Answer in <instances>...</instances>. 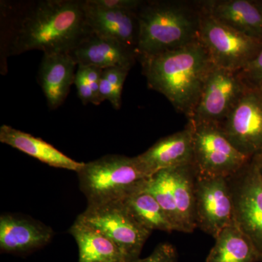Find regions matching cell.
Returning <instances> with one entry per match:
<instances>
[{
    "label": "cell",
    "mask_w": 262,
    "mask_h": 262,
    "mask_svg": "<svg viewBox=\"0 0 262 262\" xmlns=\"http://www.w3.org/2000/svg\"><path fill=\"white\" fill-rule=\"evenodd\" d=\"M194 195L196 226L215 238L222 229L234 222L228 179L196 175Z\"/></svg>",
    "instance_id": "8fae6325"
},
{
    "label": "cell",
    "mask_w": 262,
    "mask_h": 262,
    "mask_svg": "<svg viewBox=\"0 0 262 262\" xmlns=\"http://www.w3.org/2000/svg\"><path fill=\"white\" fill-rule=\"evenodd\" d=\"M246 87L238 72L214 66L207 79L193 116L188 121L222 125Z\"/></svg>",
    "instance_id": "30bf717a"
},
{
    "label": "cell",
    "mask_w": 262,
    "mask_h": 262,
    "mask_svg": "<svg viewBox=\"0 0 262 262\" xmlns=\"http://www.w3.org/2000/svg\"><path fill=\"white\" fill-rule=\"evenodd\" d=\"M79 250L78 262H127L120 248L101 232L76 220L69 229Z\"/></svg>",
    "instance_id": "ffe728a7"
},
{
    "label": "cell",
    "mask_w": 262,
    "mask_h": 262,
    "mask_svg": "<svg viewBox=\"0 0 262 262\" xmlns=\"http://www.w3.org/2000/svg\"><path fill=\"white\" fill-rule=\"evenodd\" d=\"M256 1L258 6H259L260 8L262 10V0H256Z\"/></svg>",
    "instance_id": "f1b7e54d"
},
{
    "label": "cell",
    "mask_w": 262,
    "mask_h": 262,
    "mask_svg": "<svg viewBox=\"0 0 262 262\" xmlns=\"http://www.w3.org/2000/svg\"><path fill=\"white\" fill-rule=\"evenodd\" d=\"M91 4L104 8L115 10H126L137 12L142 4L143 0H89Z\"/></svg>",
    "instance_id": "4316f807"
},
{
    "label": "cell",
    "mask_w": 262,
    "mask_h": 262,
    "mask_svg": "<svg viewBox=\"0 0 262 262\" xmlns=\"http://www.w3.org/2000/svg\"><path fill=\"white\" fill-rule=\"evenodd\" d=\"M227 179L233 201L234 222L251 239L262 258V178L258 155Z\"/></svg>",
    "instance_id": "ba28073f"
},
{
    "label": "cell",
    "mask_w": 262,
    "mask_h": 262,
    "mask_svg": "<svg viewBox=\"0 0 262 262\" xmlns=\"http://www.w3.org/2000/svg\"><path fill=\"white\" fill-rule=\"evenodd\" d=\"M102 69L94 66H78L74 84L83 104L99 105V83Z\"/></svg>",
    "instance_id": "cb8c5ba5"
},
{
    "label": "cell",
    "mask_w": 262,
    "mask_h": 262,
    "mask_svg": "<svg viewBox=\"0 0 262 262\" xmlns=\"http://www.w3.org/2000/svg\"><path fill=\"white\" fill-rule=\"evenodd\" d=\"M84 8L93 32L119 41L136 51L139 35L137 12L104 9L91 4L89 0H84Z\"/></svg>",
    "instance_id": "9a60e30c"
},
{
    "label": "cell",
    "mask_w": 262,
    "mask_h": 262,
    "mask_svg": "<svg viewBox=\"0 0 262 262\" xmlns=\"http://www.w3.org/2000/svg\"><path fill=\"white\" fill-rule=\"evenodd\" d=\"M220 126L239 152L248 158L262 155V90L246 87Z\"/></svg>",
    "instance_id": "9c48e42d"
},
{
    "label": "cell",
    "mask_w": 262,
    "mask_h": 262,
    "mask_svg": "<svg viewBox=\"0 0 262 262\" xmlns=\"http://www.w3.org/2000/svg\"><path fill=\"white\" fill-rule=\"evenodd\" d=\"M202 8L229 28L262 42V10L256 0H206Z\"/></svg>",
    "instance_id": "2e32d148"
},
{
    "label": "cell",
    "mask_w": 262,
    "mask_h": 262,
    "mask_svg": "<svg viewBox=\"0 0 262 262\" xmlns=\"http://www.w3.org/2000/svg\"><path fill=\"white\" fill-rule=\"evenodd\" d=\"M77 220L111 239L120 248L127 262L139 258L151 233L134 218L122 202L88 206Z\"/></svg>",
    "instance_id": "5b68a950"
},
{
    "label": "cell",
    "mask_w": 262,
    "mask_h": 262,
    "mask_svg": "<svg viewBox=\"0 0 262 262\" xmlns=\"http://www.w3.org/2000/svg\"><path fill=\"white\" fill-rule=\"evenodd\" d=\"M77 67L69 53L44 54L38 72V82L50 110H56L64 103L75 82Z\"/></svg>",
    "instance_id": "e0dca14e"
},
{
    "label": "cell",
    "mask_w": 262,
    "mask_h": 262,
    "mask_svg": "<svg viewBox=\"0 0 262 262\" xmlns=\"http://www.w3.org/2000/svg\"><path fill=\"white\" fill-rule=\"evenodd\" d=\"M84 0L1 2L2 58L30 51L70 53L92 33Z\"/></svg>",
    "instance_id": "6da1fadb"
},
{
    "label": "cell",
    "mask_w": 262,
    "mask_h": 262,
    "mask_svg": "<svg viewBox=\"0 0 262 262\" xmlns=\"http://www.w3.org/2000/svg\"><path fill=\"white\" fill-rule=\"evenodd\" d=\"M146 177L161 170L194 164L193 130L188 122L184 130L162 138L142 154L136 157Z\"/></svg>",
    "instance_id": "7c38bea8"
},
{
    "label": "cell",
    "mask_w": 262,
    "mask_h": 262,
    "mask_svg": "<svg viewBox=\"0 0 262 262\" xmlns=\"http://www.w3.org/2000/svg\"><path fill=\"white\" fill-rule=\"evenodd\" d=\"M188 122H190L193 130L196 175L229 178L251 159L232 145L220 125Z\"/></svg>",
    "instance_id": "8992f818"
},
{
    "label": "cell",
    "mask_w": 262,
    "mask_h": 262,
    "mask_svg": "<svg viewBox=\"0 0 262 262\" xmlns=\"http://www.w3.org/2000/svg\"><path fill=\"white\" fill-rule=\"evenodd\" d=\"M139 60L148 87L190 120L214 67L201 41Z\"/></svg>",
    "instance_id": "7a4b0ae2"
},
{
    "label": "cell",
    "mask_w": 262,
    "mask_h": 262,
    "mask_svg": "<svg viewBox=\"0 0 262 262\" xmlns=\"http://www.w3.org/2000/svg\"><path fill=\"white\" fill-rule=\"evenodd\" d=\"M206 262H262L251 239L234 222L221 231Z\"/></svg>",
    "instance_id": "44dd1931"
},
{
    "label": "cell",
    "mask_w": 262,
    "mask_h": 262,
    "mask_svg": "<svg viewBox=\"0 0 262 262\" xmlns=\"http://www.w3.org/2000/svg\"><path fill=\"white\" fill-rule=\"evenodd\" d=\"M0 141L54 168L73 170L77 173L84 164L71 159L40 138L10 125L0 127Z\"/></svg>",
    "instance_id": "ac0fdd59"
},
{
    "label": "cell",
    "mask_w": 262,
    "mask_h": 262,
    "mask_svg": "<svg viewBox=\"0 0 262 262\" xmlns=\"http://www.w3.org/2000/svg\"><path fill=\"white\" fill-rule=\"evenodd\" d=\"M238 74L247 87L262 90V48L257 56Z\"/></svg>",
    "instance_id": "d4e9b609"
},
{
    "label": "cell",
    "mask_w": 262,
    "mask_h": 262,
    "mask_svg": "<svg viewBox=\"0 0 262 262\" xmlns=\"http://www.w3.org/2000/svg\"><path fill=\"white\" fill-rule=\"evenodd\" d=\"M137 16V59L178 49L199 40L201 1H143Z\"/></svg>",
    "instance_id": "3957f363"
},
{
    "label": "cell",
    "mask_w": 262,
    "mask_h": 262,
    "mask_svg": "<svg viewBox=\"0 0 262 262\" xmlns=\"http://www.w3.org/2000/svg\"><path fill=\"white\" fill-rule=\"evenodd\" d=\"M122 203L134 218L148 230L167 232L174 231L173 225L159 203L144 189L128 196Z\"/></svg>",
    "instance_id": "7402d4cb"
},
{
    "label": "cell",
    "mask_w": 262,
    "mask_h": 262,
    "mask_svg": "<svg viewBox=\"0 0 262 262\" xmlns=\"http://www.w3.org/2000/svg\"><path fill=\"white\" fill-rule=\"evenodd\" d=\"M132 262H178V253L173 245L163 243L158 245L147 257Z\"/></svg>",
    "instance_id": "484cf974"
},
{
    "label": "cell",
    "mask_w": 262,
    "mask_h": 262,
    "mask_svg": "<svg viewBox=\"0 0 262 262\" xmlns=\"http://www.w3.org/2000/svg\"><path fill=\"white\" fill-rule=\"evenodd\" d=\"M130 69L111 67L103 69L99 83V101H108L115 110L121 107L124 83Z\"/></svg>",
    "instance_id": "603a6c76"
},
{
    "label": "cell",
    "mask_w": 262,
    "mask_h": 262,
    "mask_svg": "<svg viewBox=\"0 0 262 262\" xmlns=\"http://www.w3.org/2000/svg\"><path fill=\"white\" fill-rule=\"evenodd\" d=\"M172 201L177 208L180 232L190 233L196 226L194 188L196 172L194 164L167 169Z\"/></svg>",
    "instance_id": "d6986e66"
},
{
    "label": "cell",
    "mask_w": 262,
    "mask_h": 262,
    "mask_svg": "<svg viewBox=\"0 0 262 262\" xmlns=\"http://www.w3.org/2000/svg\"><path fill=\"white\" fill-rule=\"evenodd\" d=\"M258 164H259V171L261 174L262 178V155H258Z\"/></svg>",
    "instance_id": "83f0119b"
},
{
    "label": "cell",
    "mask_w": 262,
    "mask_h": 262,
    "mask_svg": "<svg viewBox=\"0 0 262 262\" xmlns=\"http://www.w3.org/2000/svg\"><path fill=\"white\" fill-rule=\"evenodd\" d=\"M199 40L215 67L233 72L243 70L262 48L261 41L224 25L203 8Z\"/></svg>",
    "instance_id": "52a82bcc"
},
{
    "label": "cell",
    "mask_w": 262,
    "mask_h": 262,
    "mask_svg": "<svg viewBox=\"0 0 262 262\" xmlns=\"http://www.w3.org/2000/svg\"><path fill=\"white\" fill-rule=\"evenodd\" d=\"M81 191L88 206L125 201L143 189L149 177L136 157L107 155L83 164L77 172Z\"/></svg>",
    "instance_id": "277c9868"
},
{
    "label": "cell",
    "mask_w": 262,
    "mask_h": 262,
    "mask_svg": "<svg viewBox=\"0 0 262 262\" xmlns=\"http://www.w3.org/2000/svg\"><path fill=\"white\" fill-rule=\"evenodd\" d=\"M53 236L51 227L30 217L13 213L0 217L2 253L27 254L49 244Z\"/></svg>",
    "instance_id": "4fadbf2b"
},
{
    "label": "cell",
    "mask_w": 262,
    "mask_h": 262,
    "mask_svg": "<svg viewBox=\"0 0 262 262\" xmlns=\"http://www.w3.org/2000/svg\"><path fill=\"white\" fill-rule=\"evenodd\" d=\"M69 54L77 66L130 69L137 60L136 49L92 32Z\"/></svg>",
    "instance_id": "5bb4252c"
}]
</instances>
